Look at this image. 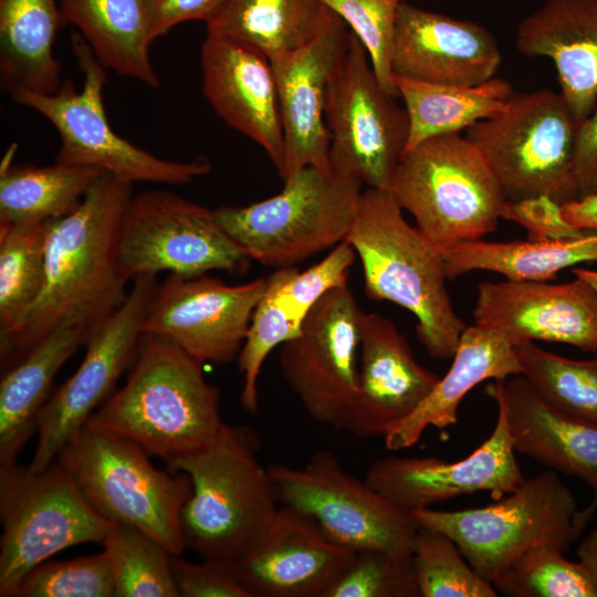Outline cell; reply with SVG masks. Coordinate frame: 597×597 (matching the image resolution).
Wrapping results in <instances>:
<instances>
[{"instance_id":"1","label":"cell","mask_w":597,"mask_h":597,"mask_svg":"<svg viewBox=\"0 0 597 597\" xmlns=\"http://www.w3.org/2000/svg\"><path fill=\"white\" fill-rule=\"evenodd\" d=\"M133 184L102 174L80 206L48 222L42 292L11 332L0 335L1 369L13 363L69 314L114 311L127 281L118 264V239Z\"/></svg>"},{"instance_id":"2","label":"cell","mask_w":597,"mask_h":597,"mask_svg":"<svg viewBox=\"0 0 597 597\" xmlns=\"http://www.w3.org/2000/svg\"><path fill=\"white\" fill-rule=\"evenodd\" d=\"M202 366L170 342L143 333L125 384L86 425L134 442L169 469L205 450L223 423L219 388Z\"/></svg>"},{"instance_id":"3","label":"cell","mask_w":597,"mask_h":597,"mask_svg":"<svg viewBox=\"0 0 597 597\" xmlns=\"http://www.w3.org/2000/svg\"><path fill=\"white\" fill-rule=\"evenodd\" d=\"M346 241L360 259L366 295L411 312L427 353L452 357L467 325L453 310L441 255L417 226L406 221L389 190L362 192Z\"/></svg>"},{"instance_id":"4","label":"cell","mask_w":597,"mask_h":597,"mask_svg":"<svg viewBox=\"0 0 597 597\" xmlns=\"http://www.w3.org/2000/svg\"><path fill=\"white\" fill-rule=\"evenodd\" d=\"M259 451L251 427L223 422L205 450L169 468L190 479L192 490L180 524L186 548L201 559L232 566L279 509Z\"/></svg>"},{"instance_id":"5","label":"cell","mask_w":597,"mask_h":597,"mask_svg":"<svg viewBox=\"0 0 597 597\" xmlns=\"http://www.w3.org/2000/svg\"><path fill=\"white\" fill-rule=\"evenodd\" d=\"M149 457L134 442L85 423L55 460L102 517L136 526L181 555L180 514L191 482L184 472L157 469Z\"/></svg>"},{"instance_id":"6","label":"cell","mask_w":597,"mask_h":597,"mask_svg":"<svg viewBox=\"0 0 597 597\" xmlns=\"http://www.w3.org/2000/svg\"><path fill=\"white\" fill-rule=\"evenodd\" d=\"M362 185L333 169L305 166L284 179L283 189L271 198L213 211L251 260L276 269L294 266L346 240Z\"/></svg>"},{"instance_id":"7","label":"cell","mask_w":597,"mask_h":597,"mask_svg":"<svg viewBox=\"0 0 597 597\" xmlns=\"http://www.w3.org/2000/svg\"><path fill=\"white\" fill-rule=\"evenodd\" d=\"M389 191L437 248L494 231L507 201L481 150L460 133L408 149Z\"/></svg>"},{"instance_id":"8","label":"cell","mask_w":597,"mask_h":597,"mask_svg":"<svg viewBox=\"0 0 597 597\" xmlns=\"http://www.w3.org/2000/svg\"><path fill=\"white\" fill-rule=\"evenodd\" d=\"M420 527L455 542L473 569L493 584L520 555L540 543L567 551L590 521L553 470L537 473L483 507L411 513Z\"/></svg>"},{"instance_id":"9","label":"cell","mask_w":597,"mask_h":597,"mask_svg":"<svg viewBox=\"0 0 597 597\" xmlns=\"http://www.w3.org/2000/svg\"><path fill=\"white\" fill-rule=\"evenodd\" d=\"M71 45L82 72L78 91L70 81L52 94L18 91L11 100L44 116L60 135L55 163L93 167L119 180L187 185L208 175L211 163L206 157L189 161L167 160L117 135L108 123L103 103L106 67L78 32L71 34Z\"/></svg>"},{"instance_id":"10","label":"cell","mask_w":597,"mask_h":597,"mask_svg":"<svg viewBox=\"0 0 597 597\" xmlns=\"http://www.w3.org/2000/svg\"><path fill=\"white\" fill-rule=\"evenodd\" d=\"M579 122L561 93L513 92L504 108L465 129L507 201L547 196L578 199L574 151Z\"/></svg>"},{"instance_id":"11","label":"cell","mask_w":597,"mask_h":597,"mask_svg":"<svg viewBox=\"0 0 597 597\" xmlns=\"http://www.w3.org/2000/svg\"><path fill=\"white\" fill-rule=\"evenodd\" d=\"M0 519L1 597H15L22 578L56 553L101 544L111 525L56 460L39 472L0 468Z\"/></svg>"},{"instance_id":"12","label":"cell","mask_w":597,"mask_h":597,"mask_svg":"<svg viewBox=\"0 0 597 597\" xmlns=\"http://www.w3.org/2000/svg\"><path fill=\"white\" fill-rule=\"evenodd\" d=\"M279 505L314 521L334 543L352 548L413 553L419 525L366 481L348 473L328 450L305 465L269 467Z\"/></svg>"},{"instance_id":"13","label":"cell","mask_w":597,"mask_h":597,"mask_svg":"<svg viewBox=\"0 0 597 597\" xmlns=\"http://www.w3.org/2000/svg\"><path fill=\"white\" fill-rule=\"evenodd\" d=\"M251 259L224 231L214 211L166 190L133 195L118 239L124 279L168 272L196 276L244 273Z\"/></svg>"},{"instance_id":"14","label":"cell","mask_w":597,"mask_h":597,"mask_svg":"<svg viewBox=\"0 0 597 597\" xmlns=\"http://www.w3.org/2000/svg\"><path fill=\"white\" fill-rule=\"evenodd\" d=\"M396 98L381 88L366 49L352 32L326 100L333 170L368 188L389 190L410 129L407 109Z\"/></svg>"},{"instance_id":"15","label":"cell","mask_w":597,"mask_h":597,"mask_svg":"<svg viewBox=\"0 0 597 597\" xmlns=\"http://www.w3.org/2000/svg\"><path fill=\"white\" fill-rule=\"evenodd\" d=\"M156 275H139L123 302L98 326L86 343L75 373L41 408L36 418V446L29 469L49 467L90 416L115 391L119 377L129 369L143 324L155 294Z\"/></svg>"},{"instance_id":"16","label":"cell","mask_w":597,"mask_h":597,"mask_svg":"<svg viewBox=\"0 0 597 597\" xmlns=\"http://www.w3.org/2000/svg\"><path fill=\"white\" fill-rule=\"evenodd\" d=\"M358 306L348 283L325 294L280 348L286 384L315 421L342 430L358 385Z\"/></svg>"},{"instance_id":"17","label":"cell","mask_w":597,"mask_h":597,"mask_svg":"<svg viewBox=\"0 0 597 597\" xmlns=\"http://www.w3.org/2000/svg\"><path fill=\"white\" fill-rule=\"evenodd\" d=\"M266 277L229 285L201 274L169 273L149 303L143 333L157 335L201 364H228L245 339Z\"/></svg>"},{"instance_id":"18","label":"cell","mask_w":597,"mask_h":597,"mask_svg":"<svg viewBox=\"0 0 597 597\" xmlns=\"http://www.w3.org/2000/svg\"><path fill=\"white\" fill-rule=\"evenodd\" d=\"M350 33L346 22L327 8L324 22L312 41L270 59L284 136L283 180L305 166L332 169L326 100Z\"/></svg>"},{"instance_id":"19","label":"cell","mask_w":597,"mask_h":597,"mask_svg":"<svg viewBox=\"0 0 597 597\" xmlns=\"http://www.w3.org/2000/svg\"><path fill=\"white\" fill-rule=\"evenodd\" d=\"M524 479L499 408L491 436L462 460L394 455L376 460L365 474L371 488L409 513L479 491H488L498 500Z\"/></svg>"},{"instance_id":"20","label":"cell","mask_w":597,"mask_h":597,"mask_svg":"<svg viewBox=\"0 0 597 597\" xmlns=\"http://www.w3.org/2000/svg\"><path fill=\"white\" fill-rule=\"evenodd\" d=\"M473 318L512 346L546 341L584 352L597 350V291L577 276L562 284L482 282L478 285Z\"/></svg>"},{"instance_id":"21","label":"cell","mask_w":597,"mask_h":597,"mask_svg":"<svg viewBox=\"0 0 597 597\" xmlns=\"http://www.w3.org/2000/svg\"><path fill=\"white\" fill-rule=\"evenodd\" d=\"M355 552L331 541L308 516L280 505L232 567L250 597H324Z\"/></svg>"},{"instance_id":"22","label":"cell","mask_w":597,"mask_h":597,"mask_svg":"<svg viewBox=\"0 0 597 597\" xmlns=\"http://www.w3.org/2000/svg\"><path fill=\"white\" fill-rule=\"evenodd\" d=\"M200 69L203 95L218 116L262 147L282 177L284 136L269 57L244 42L207 32Z\"/></svg>"},{"instance_id":"23","label":"cell","mask_w":597,"mask_h":597,"mask_svg":"<svg viewBox=\"0 0 597 597\" xmlns=\"http://www.w3.org/2000/svg\"><path fill=\"white\" fill-rule=\"evenodd\" d=\"M358 385L342 430L384 438L431 392L440 377L421 366L405 335L386 316L363 312Z\"/></svg>"},{"instance_id":"24","label":"cell","mask_w":597,"mask_h":597,"mask_svg":"<svg viewBox=\"0 0 597 597\" xmlns=\"http://www.w3.org/2000/svg\"><path fill=\"white\" fill-rule=\"evenodd\" d=\"M501 61L498 41L483 25L406 0L400 4L391 53L394 77L471 86L495 77Z\"/></svg>"},{"instance_id":"25","label":"cell","mask_w":597,"mask_h":597,"mask_svg":"<svg viewBox=\"0 0 597 597\" xmlns=\"http://www.w3.org/2000/svg\"><path fill=\"white\" fill-rule=\"evenodd\" d=\"M112 312L82 308L69 314L1 369L0 468L17 463L35 433L38 415L50 397L55 375Z\"/></svg>"},{"instance_id":"26","label":"cell","mask_w":597,"mask_h":597,"mask_svg":"<svg viewBox=\"0 0 597 597\" xmlns=\"http://www.w3.org/2000/svg\"><path fill=\"white\" fill-rule=\"evenodd\" d=\"M486 394L504 413L515 452L590 488L594 498L584 511L591 520L597 512V428L551 408L521 374L494 380Z\"/></svg>"},{"instance_id":"27","label":"cell","mask_w":597,"mask_h":597,"mask_svg":"<svg viewBox=\"0 0 597 597\" xmlns=\"http://www.w3.org/2000/svg\"><path fill=\"white\" fill-rule=\"evenodd\" d=\"M516 48L553 61L561 94L578 122L597 106V0H545L520 21Z\"/></svg>"},{"instance_id":"28","label":"cell","mask_w":597,"mask_h":597,"mask_svg":"<svg viewBox=\"0 0 597 597\" xmlns=\"http://www.w3.org/2000/svg\"><path fill=\"white\" fill-rule=\"evenodd\" d=\"M453 362L423 401L385 437L389 450L415 446L428 427L443 429L458 421L464 396L486 379H505L521 374L514 349L495 331L478 324L463 331Z\"/></svg>"},{"instance_id":"29","label":"cell","mask_w":597,"mask_h":597,"mask_svg":"<svg viewBox=\"0 0 597 597\" xmlns=\"http://www.w3.org/2000/svg\"><path fill=\"white\" fill-rule=\"evenodd\" d=\"M62 24L59 0H0V80L9 95L59 90L53 49Z\"/></svg>"},{"instance_id":"30","label":"cell","mask_w":597,"mask_h":597,"mask_svg":"<svg viewBox=\"0 0 597 597\" xmlns=\"http://www.w3.org/2000/svg\"><path fill=\"white\" fill-rule=\"evenodd\" d=\"M59 4L63 22L78 30L106 69L151 88L159 86L143 0H59Z\"/></svg>"},{"instance_id":"31","label":"cell","mask_w":597,"mask_h":597,"mask_svg":"<svg viewBox=\"0 0 597 597\" xmlns=\"http://www.w3.org/2000/svg\"><path fill=\"white\" fill-rule=\"evenodd\" d=\"M447 279L474 270L502 274L511 281H549L567 266L597 261V231L552 241H459L437 248Z\"/></svg>"},{"instance_id":"32","label":"cell","mask_w":597,"mask_h":597,"mask_svg":"<svg viewBox=\"0 0 597 597\" xmlns=\"http://www.w3.org/2000/svg\"><path fill=\"white\" fill-rule=\"evenodd\" d=\"M3 157L0 169V226L36 224L74 211L104 174L93 167L55 163L13 164Z\"/></svg>"},{"instance_id":"33","label":"cell","mask_w":597,"mask_h":597,"mask_svg":"<svg viewBox=\"0 0 597 597\" xmlns=\"http://www.w3.org/2000/svg\"><path fill=\"white\" fill-rule=\"evenodd\" d=\"M395 83L409 116L407 150L430 137L460 133L496 115L514 92L510 82L498 77L471 86L402 77H395Z\"/></svg>"},{"instance_id":"34","label":"cell","mask_w":597,"mask_h":597,"mask_svg":"<svg viewBox=\"0 0 597 597\" xmlns=\"http://www.w3.org/2000/svg\"><path fill=\"white\" fill-rule=\"evenodd\" d=\"M326 12L321 0H226L206 24L207 32L244 42L270 60L312 41Z\"/></svg>"},{"instance_id":"35","label":"cell","mask_w":597,"mask_h":597,"mask_svg":"<svg viewBox=\"0 0 597 597\" xmlns=\"http://www.w3.org/2000/svg\"><path fill=\"white\" fill-rule=\"evenodd\" d=\"M521 375L557 412L597 428V357L577 360L533 342L514 346Z\"/></svg>"},{"instance_id":"36","label":"cell","mask_w":597,"mask_h":597,"mask_svg":"<svg viewBox=\"0 0 597 597\" xmlns=\"http://www.w3.org/2000/svg\"><path fill=\"white\" fill-rule=\"evenodd\" d=\"M48 222L0 226V335L19 325L42 292Z\"/></svg>"},{"instance_id":"37","label":"cell","mask_w":597,"mask_h":597,"mask_svg":"<svg viewBox=\"0 0 597 597\" xmlns=\"http://www.w3.org/2000/svg\"><path fill=\"white\" fill-rule=\"evenodd\" d=\"M115 583V597H179L170 553L140 528L111 522L102 543Z\"/></svg>"},{"instance_id":"38","label":"cell","mask_w":597,"mask_h":597,"mask_svg":"<svg viewBox=\"0 0 597 597\" xmlns=\"http://www.w3.org/2000/svg\"><path fill=\"white\" fill-rule=\"evenodd\" d=\"M561 547L540 543L520 555L493 582L515 597H597V588L582 562L564 557Z\"/></svg>"},{"instance_id":"39","label":"cell","mask_w":597,"mask_h":597,"mask_svg":"<svg viewBox=\"0 0 597 597\" xmlns=\"http://www.w3.org/2000/svg\"><path fill=\"white\" fill-rule=\"evenodd\" d=\"M413 562L420 597H495L494 586L481 577L453 540L419 527Z\"/></svg>"},{"instance_id":"40","label":"cell","mask_w":597,"mask_h":597,"mask_svg":"<svg viewBox=\"0 0 597 597\" xmlns=\"http://www.w3.org/2000/svg\"><path fill=\"white\" fill-rule=\"evenodd\" d=\"M324 597H420L413 555L356 551Z\"/></svg>"},{"instance_id":"41","label":"cell","mask_w":597,"mask_h":597,"mask_svg":"<svg viewBox=\"0 0 597 597\" xmlns=\"http://www.w3.org/2000/svg\"><path fill=\"white\" fill-rule=\"evenodd\" d=\"M301 324L277 301L274 284L266 277L264 293L253 311L237 358L243 380L240 400L249 412L255 413L258 410V379L268 355L296 336Z\"/></svg>"},{"instance_id":"42","label":"cell","mask_w":597,"mask_h":597,"mask_svg":"<svg viewBox=\"0 0 597 597\" xmlns=\"http://www.w3.org/2000/svg\"><path fill=\"white\" fill-rule=\"evenodd\" d=\"M15 597H115L105 552L66 561H46L21 580Z\"/></svg>"},{"instance_id":"43","label":"cell","mask_w":597,"mask_h":597,"mask_svg":"<svg viewBox=\"0 0 597 597\" xmlns=\"http://www.w3.org/2000/svg\"><path fill=\"white\" fill-rule=\"evenodd\" d=\"M352 29L367 51L384 91L399 97L391 71L398 10L405 0H321Z\"/></svg>"},{"instance_id":"44","label":"cell","mask_w":597,"mask_h":597,"mask_svg":"<svg viewBox=\"0 0 597 597\" xmlns=\"http://www.w3.org/2000/svg\"><path fill=\"white\" fill-rule=\"evenodd\" d=\"M356 251L344 240L318 263L301 272L295 266L281 268L268 277L275 287L277 301L303 322L310 310L329 291L347 282Z\"/></svg>"},{"instance_id":"45","label":"cell","mask_w":597,"mask_h":597,"mask_svg":"<svg viewBox=\"0 0 597 597\" xmlns=\"http://www.w3.org/2000/svg\"><path fill=\"white\" fill-rule=\"evenodd\" d=\"M170 569L179 597H250L231 565L170 555Z\"/></svg>"},{"instance_id":"46","label":"cell","mask_w":597,"mask_h":597,"mask_svg":"<svg viewBox=\"0 0 597 597\" xmlns=\"http://www.w3.org/2000/svg\"><path fill=\"white\" fill-rule=\"evenodd\" d=\"M502 218L524 227L532 241L576 239L587 233L569 224L563 217L562 205L547 196L506 201Z\"/></svg>"},{"instance_id":"47","label":"cell","mask_w":597,"mask_h":597,"mask_svg":"<svg viewBox=\"0 0 597 597\" xmlns=\"http://www.w3.org/2000/svg\"><path fill=\"white\" fill-rule=\"evenodd\" d=\"M226 0H143L151 38L167 34L174 27L192 20L209 22Z\"/></svg>"},{"instance_id":"48","label":"cell","mask_w":597,"mask_h":597,"mask_svg":"<svg viewBox=\"0 0 597 597\" xmlns=\"http://www.w3.org/2000/svg\"><path fill=\"white\" fill-rule=\"evenodd\" d=\"M578 198L597 193V106L579 122L574 151Z\"/></svg>"},{"instance_id":"49","label":"cell","mask_w":597,"mask_h":597,"mask_svg":"<svg viewBox=\"0 0 597 597\" xmlns=\"http://www.w3.org/2000/svg\"><path fill=\"white\" fill-rule=\"evenodd\" d=\"M562 213L573 227L597 231V193L563 203Z\"/></svg>"},{"instance_id":"50","label":"cell","mask_w":597,"mask_h":597,"mask_svg":"<svg viewBox=\"0 0 597 597\" xmlns=\"http://www.w3.org/2000/svg\"><path fill=\"white\" fill-rule=\"evenodd\" d=\"M577 555L589 574L597 588V527L593 528L579 543Z\"/></svg>"},{"instance_id":"51","label":"cell","mask_w":597,"mask_h":597,"mask_svg":"<svg viewBox=\"0 0 597 597\" xmlns=\"http://www.w3.org/2000/svg\"><path fill=\"white\" fill-rule=\"evenodd\" d=\"M573 274L574 276L587 281L597 291V271L584 268H575L573 269Z\"/></svg>"}]
</instances>
